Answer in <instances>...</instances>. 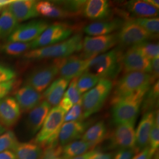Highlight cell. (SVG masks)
<instances>
[{
  "mask_svg": "<svg viewBox=\"0 0 159 159\" xmlns=\"http://www.w3.org/2000/svg\"><path fill=\"white\" fill-rule=\"evenodd\" d=\"M82 44V35L80 34H76L56 44L30 50L23 54V57L32 61L47 58L60 59L66 58L81 51Z\"/></svg>",
  "mask_w": 159,
  "mask_h": 159,
  "instance_id": "obj_1",
  "label": "cell"
},
{
  "mask_svg": "<svg viewBox=\"0 0 159 159\" xmlns=\"http://www.w3.org/2000/svg\"><path fill=\"white\" fill-rule=\"evenodd\" d=\"M123 51L119 48L102 54L90 61L86 71L95 74L100 79H115L123 70Z\"/></svg>",
  "mask_w": 159,
  "mask_h": 159,
  "instance_id": "obj_2",
  "label": "cell"
},
{
  "mask_svg": "<svg viewBox=\"0 0 159 159\" xmlns=\"http://www.w3.org/2000/svg\"><path fill=\"white\" fill-rule=\"evenodd\" d=\"M148 90H142L111 102L112 117L116 125L135 123Z\"/></svg>",
  "mask_w": 159,
  "mask_h": 159,
  "instance_id": "obj_3",
  "label": "cell"
},
{
  "mask_svg": "<svg viewBox=\"0 0 159 159\" xmlns=\"http://www.w3.org/2000/svg\"><path fill=\"white\" fill-rule=\"evenodd\" d=\"M153 81L150 74L142 72H130L116 83L111 102L142 90H148Z\"/></svg>",
  "mask_w": 159,
  "mask_h": 159,
  "instance_id": "obj_4",
  "label": "cell"
},
{
  "mask_svg": "<svg viewBox=\"0 0 159 159\" xmlns=\"http://www.w3.org/2000/svg\"><path fill=\"white\" fill-rule=\"evenodd\" d=\"M113 82L108 79H101L93 89L81 97L83 119H85L102 108L113 89Z\"/></svg>",
  "mask_w": 159,
  "mask_h": 159,
  "instance_id": "obj_5",
  "label": "cell"
},
{
  "mask_svg": "<svg viewBox=\"0 0 159 159\" xmlns=\"http://www.w3.org/2000/svg\"><path fill=\"white\" fill-rule=\"evenodd\" d=\"M66 113L59 106L51 108L34 142L43 148L58 141Z\"/></svg>",
  "mask_w": 159,
  "mask_h": 159,
  "instance_id": "obj_6",
  "label": "cell"
},
{
  "mask_svg": "<svg viewBox=\"0 0 159 159\" xmlns=\"http://www.w3.org/2000/svg\"><path fill=\"white\" fill-rule=\"evenodd\" d=\"M118 43L117 34L101 36H87L83 39L82 52L80 57L91 60L113 48Z\"/></svg>",
  "mask_w": 159,
  "mask_h": 159,
  "instance_id": "obj_7",
  "label": "cell"
},
{
  "mask_svg": "<svg viewBox=\"0 0 159 159\" xmlns=\"http://www.w3.org/2000/svg\"><path fill=\"white\" fill-rule=\"evenodd\" d=\"M73 32L72 27L67 24H54L48 26L35 40L31 42V50L64 41L70 38Z\"/></svg>",
  "mask_w": 159,
  "mask_h": 159,
  "instance_id": "obj_8",
  "label": "cell"
},
{
  "mask_svg": "<svg viewBox=\"0 0 159 159\" xmlns=\"http://www.w3.org/2000/svg\"><path fill=\"white\" fill-rule=\"evenodd\" d=\"M117 34L118 43L120 45L129 47V48L157 37L156 35L148 33L139 25L131 22L129 19L124 21Z\"/></svg>",
  "mask_w": 159,
  "mask_h": 159,
  "instance_id": "obj_9",
  "label": "cell"
},
{
  "mask_svg": "<svg viewBox=\"0 0 159 159\" xmlns=\"http://www.w3.org/2000/svg\"><path fill=\"white\" fill-rule=\"evenodd\" d=\"M58 74V67L56 60L51 64L35 69L25 81L29 85L39 93L44 91Z\"/></svg>",
  "mask_w": 159,
  "mask_h": 159,
  "instance_id": "obj_10",
  "label": "cell"
},
{
  "mask_svg": "<svg viewBox=\"0 0 159 159\" xmlns=\"http://www.w3.org/2000/svg\"><path fill=\"white\" fill-rule=\"evenodd\" d=\"M55 60L58 67L60 77L69 81L79 78L87 70L90 61L75 55Z\"/></svg>",
  "mask_w": 159,
  "mask_h": 159,
  "instance_id": "obj_11",
  "label": "cell"
},
{
  "mask_svg": "<svg viewBox=\"0 0 159 159\" xmlns=\"http://www.w3.org/2000/svg\"><path fill=\"white\" fill-rule=\"evenodd\" d=\"M43 20H35L18 26L8 37V42L31 43L35 40L48 27Z\"/></svg>",
  "mask_w": 159,
  "mask_h": 159,
  "instance_id": "obj_12",
  "label": "cell"
},
{
  "mask_svg": "<svg viewBox=\"0 0 159 159\" xmlns=\"http://www.w3.org/2000/svg\"><path fill=\"white\" fill-rule=\"evenodd\" d=\"M122 68L125 73L142 72L149 74L151 61L144 56L134 46H133L123 54Z\"/></svg>",
  "mask_w": 159,
  "mask_h": 159,
  "instance_id": "obj_13",
  "label": "cell"
},
{
  "mask_svg": "<svg viewBox=\"0 0 159 159\" xmlns=\"http://www.w3.org/2000/svg\"><path fill=\"white\" fill-rule=\"evenodd\" d=\"M134 123H126L117 125L110 137V148L125 149L134 148L136 144Z\"/></svg>",
  "mask_w": 159,
  "mask_h": 159,
  "instance_id": "obj_14",
  "label": "cell"
},
{
  "mask_svg": "<svg viewBox=\"0 0 159 159\" xmlns=\"http://www.w3.org/2000/svg\"><path fill=\"white\" fill-rule=\"evenodd\" d=\"M14 98L21 111L28 112L43 102V96L31 86L25 84L16 92Z\"/></svg>",
  "mask_w": 159,
  "mask_h": 159,
  "instance_id": "obj_15",
  "label": "cell"
},
{
  "mask_svg": "<svg viewBox=\"0 0 159 159\" xmlns=\"http://www.w3.org/2000/svg\"><path fill=\"white\" fill-rule=\"evenodd\" d=\"M21 111L14 97L7 96L0 100V123L5 127L15 125L21 116Z\"/></svg>",
  "mask_w": 159,
  "mask_h": 159,
  "instance_id": "obj_16",
  "label": "cell"
},
{
  "mask_svg": "<svg viewBox=\"0 0 159 159\" xmlns=\"http://www.w3.org/2000/svg\"><path fill=\"white\" fill-rule=\"evenodd\" d=\"M37 4V1L33 0H14L6 8L20 23L39 16L36 10Z\"/></svg>",
  "mask_w": 159,
  "mask_h": 159,
  "instance_id": "obj_17",
  "label": "cell"
},
{
  "mask_svg": "<svg viewBox=\"0 0 159 159\" xmlns=\"http://www.w3.org/2000/svg\"><path fill=\"white\" fill-rule=\"evenodd\" d=\"M89 125L88 122H84L83 121H70L64 123L59 131L58 143L63 146L81 138Z\"/></svg>",
  "mask_w": 159,
  "mask_h": 159,
  "instance_id": "obj_18",
  "label": "cell"
},
{
  "mask_svg": "<svg viewBox=\"0 0 159 159\" xmlns=\"http://www.w3.org/2000/svg\"><path fill=\"white\" fill-rule=\"evenodd\" d=\"M111 14L110 4L106 0L85 1L81 14L91 20L107 19Z\"/></svg>",
  "mask_w": 159,
  "mask_h": 159,
  "instance_id": "obj_19",
  "label": "cell"
},
{
  "mask_svg": "<svg viewBox=\"0 0 159 159\" xmlns=\"http://www.w3.org/2000/svg\"><path fill=\"white\" fill-rule=\"evenodd\" d=\"M153 111H149L144 114L142 119L138 125L136 131H135V148L137 153L148 146L149 136L153 123Z\"/></svg>",
  "mask_w": 159,
  "mask_h": 159,
  "instance_id": "obj_20",
  "label": "cell"
},
{
  "mask_svg": "<svg viewBox=\"0 0 159 159\" xmlns=\"http://www.w3.org/2000/svg\"><path fill=\"white\" fill-rule=\"evenodd\" d=\"M51 107V106L44 100L29 112L26 126L31 134H34L41 128Z\"/></svg>",
  "mask_w": 159,
  "mask_h": 159,
  "instance_id": "obj_21",
  "label": "cell"
},
{
  "mask_svg": "<svg viewBox=\"0 0 159 159\" xmlns=\"http://www.w3.org/2000/svg\"><path fill=\"white\" fill-rule=\"evenodd\" d=\"M124 21L115 18L106 21L92 23L84 29L85 34L90 36H101L113 34L114 31L119 30L122 27Z\"/></svg>",
  "mask_w": 159,
  "mask_h": 159,
  "instance_id": "obj_22",
  "label": "cell"
},
{
  "mask_svg": "<svg viewBox=\"0 0 159 159\" xmlns=\"http://www.w3.org/2000/svg\"><path fill=\"white\" fill-rule=\"evenodd\" d=\"M70 81L59 77L50 84L44 92L43 96L51 106H58Z\"/></svg>",
  "mask_w": 159,
  "mask_h": 159,
  "instance_id": "obj_23",
  "label": "cell"
},
{
  "mask_svg": "<svg viewBox=\"0 0 159 159\" xmlns=\"http://www.w3.org/2000/svg\"><path fill=\"white\" fill-rule=\"evenodd\" d=\"M36 10L39 15L48 18L64 19L75 17L73 14L65 10L57 2L46 1L37 2Z\"/></svg>",
  "mask_w": 159,
  "mask_h": 159,
  "instance_id": "obj_24",
  "label": "cell"
},
{
  "mask_svg": "<svg viewBox=\"0 0 159 159\" xmlns=\"http://www.w3.org/2000/svg\"><path fill=\"white\" fill-rule=\"evenodd\" d=\"M125 7L130 13L137 18H154L159 15V10L145 1H130L126 3Z\"/></svg>",
  "mask_w": 159,
  "mask_h": 159,
  "instance_id": "obj_25",
  "label": "cell"
},
{
  "mask_svg": "<svg viewBox=\"0 0 159 159\" xmlns=\"http://www.w3.org/2000/svg\"><path fill=\"white\" fill-rule=\"evenodd\" d=\"M107 134L106 125L104 122L100 121L92 125L82 136V140L89 143L93 148L102 142Z\"/></svg>",
  "mask_w": 159,
  "mask_h": 159,
  "instance_id": "obj_26",
  "label": "cell"
},
{
  "mask_svg": "<svg viewBox=\"0 0 159 159\" xmlns=\"http://www.w3.org/2000/svg\"><path fill=\"white\" fill-rule=\"evenodd\" d=\"M43 150L34 142L18 143L14 150L17 159H41Z\"/></svg>",
  "mask_w": 159,
  "mask_h": 159,
  "instance_id": "obj_27",
  "label": "cell"
},
{
  "mask_svg": "<svg viewBox=\"0 0 159 159\" xmlns=\"http://www.w3.org/2000/svg\"><path fill=\"white\" fill-rule=\"evenodd\" d=\"M18 26L16 18L5 7L0 16V40L9 37Z\"/></svg>",
  "mask_w": 159,
  "mask_h": 159,
  "instance_id": "obj_28",
  "label": "cell"
},
{
  "mask_svg": "<svg viewBox=\"0 0 159 159\" xmlns=\"http://www.w3.org/2000/svg\"><path fill=\"white\" fill-rule=\"evenodd\" d=\"M93 149L89 143L81 140H75L70 143L63 148V156L71 159L80 156Z\"/></svg>",
  "mask_w": 159,
  "mask_h": 159,
  "instance_id": "obj_29",
  "label": "cell"
},
{
  "mask_svg": "<svg viewBox=\"0 0 159 159\" xmlns=\"http://www.w3.org/2000/svg\"><path fill=\"white\" fill-rule=\"evenodd\" d=\"M159 81H157L150 87L144 97L142 107L144 113L149 111H153V108L157 106L159 98Z\"/></svg>",
  "mask_w": 159,
  "mask_h": 159,
  "instance_id": "obj_30",
  "label": "cell"
},
{
  "mask_svg": "<svg viewBox=\"0 0 159 159\" xmlns=\"http://www.w3.org/2000/svg\"><path fill=\"white\" fill-rule=\"evenodd\" d=\"M100 80L95 74L85 71L77 79V86L78 90L81 94L86 93L93 89Z\"/></svg>",
  "mask_w": 159,
  "mask_h": 159,
  "instance_id": "obj_31",
  "label": "cell"
},
{
  "mask_svg": "<svg viewBox=\"0 0 159 159\" xmlns=\"http://www.w3.org/2000/svg\"><path fill=\"white\" fill-rule=\"evenodd\" d=\"M129 20L151 34L156 35L159 34V18L158 17L136 18Z\"/></svg>",
  "mask_w": 159,
  "mask_h": 159,
  "instance_id": "obj_32",
  "label": "cell"
},
{
  "mask_svg": "<svg viewBox=\"0 0 159 159\" xmlns=\"http://www.w3.org/2000/svg\"><path fill=\"white\" fill-rule=\"evenodd\" d=\"M2 50L9 56H17L30 50L31 43L8 42L2 47Z\"/></svg>",
  "mask_w": 159,
  "mask_h": 159,
  "instance_id": "obj_33",
  "label": "cell"
},
{
  "mask_svg": "<svg viewBox=\"0 0 159 159\" xmlns=\"http://www.w3.org/2000/svg\"><path fill=\"white\" fill-rule=\"evenodd\" d=\"M148 147L151 151L155 154L159 146V110L154 111V119L153 126L150 131Z\"/></svg>",
  "mask_w": 159,
  "mask_h": 159,
  "instance_id": "obj_34",
  "label": "cell"
},
{
  "mask_svg": "<svg viewBox=\"0 0 159 159\" xmlns=\"http://www.w3.org/2000/svg\"><path fill=\"white\" fill-rule=\"evenodd\" d=\"M134 47L142 53L144 56L150 61L154 58L159 57V45L158 43L147 41L134 46Z\"/></svg>",
  "mask_w": 159,
  "mask_h": 159,
  "instance_id": "obj_35",
  "label": "cell"
},
{
  "mask_svg": "<svg viewBox=\"0 0 159 159\" xmlns=\"http://www.w3.org/2000/svg\"><path fill=\"white\" fill-rule=\"evenodd\" d=\"M18 142L15 134L11 131H6L0 136V152L14 150Z\"/></svg>",
  "mask_w": 159,
  "mask_h": 159,
  "instance_id": "obj_36",
  "label": "cell"
},
{
  "mask_svg": "<svg viewBox=\"0 0 159 159\" xmlns=\"http://www.w3.org/2000/svg\"><path fill=\"white\" fill-rule=\"evenodd\" d=\"M83 120L82 102L81 98L79 102L75 104L67 111V113H66L64 118V121L67 123L70 121H83Z\"/></svg>",
  "mask_w": 159,
  "mask_h": 159,
  "instance_id": "obj_37",
  "label": "cell"
},
{
  "mask_svg": "<svg viewBox=\"0 0 159 159\" xmlns=\"http://www.w3.org/2000/svg\"><path fill=\"white\" fill-rule=\"evenodd\" d=\"M43 150L41 159H55L60 157L63 154V148L57 141L43 148Z\"/></svg>",
  "mask_w": 159,
  "mask_h": 159,
  "instance_id": "obj_38",
  "label": "cell"
},
{
  "mask_svg": "<svg viewBox=\"0 0 159 159\" xmlns=\"http://www.w3.org/2000/svg\"><path fill=\"white\" fill-rule=\"evenodd\" d=\"M78 78H75L72 80L70 83L68 89L65 91L63 97L67 98L73 104L79 102L81 98V93L78 90L77 86V81Z\"/></svg>",
  "mask_w": 159,
  "mask_h": 159,
  "instance_id": "obj_39",
  "label": "cell"
},
{
  "mask_svg": "<svg viewBox=\"0 0 159 159\" xmlns=\"http://www.w3.org/2000/svg\"><path fill=\"white\" fill-rule=\"evenodd\" d=\"M16 77V73L12 69L0 64V83L14 80Z\"/></svg>",
  "mask_w": 159,
  "mask_h": 159,
  "instance_id": "obj_40",
  "label": "cell"
},
{
  "mask_svg": "<svg viewBox=\"0 0 159 159\" xmlns=\"http://www.w3.org/2000/svg\"><path fill=\"white\" fill-rule=\"evenodd\" d=\"M137 153L135 148L120 149L115 154L113 159H132L133 156Z\"/></svg>",
  "mask_w": 159,
  "mask_h": 159,
  "instance_id": "obj_41",
  "label": "cell"
},
{
  "mask_svg": "<svg viewBox=\"0 0 159 159\" xmlns=\"http://www.w3.org/2000/svg\"><path fill=\"white\" fill-rule=\"evenodd\" d=\"M153 83H156L159 79V57L154 58L151 60V69L150 72Z\"/></svg>",
  "mask_w": 159,
  "mask_h": 159,
  "instance_id": "obj_42",
  "label": "cell"
},
{
  "mask_svg": "<svg viewBox=\"0 0 159 159\" xmlns=\"http://www.w3.org/2000/svg\"><path fill=\"white\" fill-rule=\"evenodd\" d=\"M14 84V79L0 83V100L6 97L11 91Z\"/></svg>",
  "mask_w": 159,
  "mask_h": 159,
  "instance_id": "obj_43",
  "label": "cell"
},
{
  "mask_svg": "<svg viewBox=\"0 0 159 159\" xmlns=\"http://www.w3.org/2000/svg\"><path fill=\"white\" fill-rule=\"evenodd\" d=\"M154 154L148 146L142 150L137 153L132 159H152Z\"/></svg>",
  "mask_w": 159,
  "mask_h": 159,
  "instance_id": "obj_44",
  "label": "cell"
},
{
  "mask_svg": "<svg viewBox=\"0 0 159 159\" xmlns=\"http://www.w3.org/2000/svg\"><path fill=\"white\" fill-rule=\"evenodd\" d=\"M0 159H17L14 152L7 150L0 152Z\"/></svg>",
  "mask_w": 159,
  "mask_h": 159,
  "instance_id": "obj_45",
  "label": "cell"
},
{
  "mask_svg": "<svg viewBox=\"0 0 159 159\" xmlns=\"http://www.w3.org/2000/svg\"><path fill=\"white\" fill-rule=\"evenodd\" d=\"M90 159H112V155L110 153H102L97 152Z\"/></svg>",
  "mask_w": 159,
  "mask_h": 159,
  "instance_id": "obj_46",
  "label": "cell"
},
{
  "mask_svg": "<svg viewBox=\"0 0 159 159\" xmlns=\"http://www.w3.org/2000/svg\"><path fill=\"white\" fill-rule=\"evenodd\" d=\"M97 152V150H90L86 152L85 153L83 154L80 156L68 159H90L94 154L96 153Z\"/></svg>",
  "mask_w": 159,
  "mask_h": 159,
  "instance_id": "obj_47",
  "label": "cell"
},
{
  "mask_svg": "<svg viewBox=\"0 0 159 159\" xmlns=\"http://www.w3.org/2000/svg\"><path fill=\"white\" fill-rule=\"evenodd\" d=\"M148 4L159 10V1L158 0H144Z\"/></svg>",
  "mask_w": 159,
  "mask_h": 159,
  "instance_id": "obj_48",
  "label": "cell"
},
{
  "mask_svg": "<svg viewBox=\"0 0 159 159\" xmlns=\"http://www.w3.org/2000/svg\"><path fill=\"white\" fill-rule=\"evenodd\" d=\"M14 0H0V8L2 7H6L7 6L10 4Z\"/></svg>",
  "mask_w": 159,
  "mask_h": 159,
  "instance_id": "obj_49",
  "label": "cell"
},
{
  "mask_svg": "<svg viewBox=\"0 0 159 159\" xmlns=\"http://www.w3.org/2000/svg\"><path fill=\"white\" fill-rule=\"evenodd\" d=\"M6 131V128L0 123V136L4 134Z\"/></svg>",
  "mask_w": 159,
  "mask_h": 159,
  "instance_id": "obj_50",
  "label": "cell"
},
{
  "mask_svg": "<svg viewBox=\"0 0 159 159\" xmlns=\"http://www.w3.org/2000/svg\"><path fill=\"white\" fill-rule=\"evenodd\" d=\"M67 159L66 157H65L64 156H60V157H57V158H56V159Z\"/></svg>",
  "mask_w": 159,
  "mask_h": 159,
  "instance_id": "obj_51",
  "label": "cell"
},
{
  "mask_svg": "<svg viewBox=\"0 0 159 159\" xmlns=\"http://www.w3.org/2000/svg\"><path fill=\"white\" fill-rule=\"evenodd\" d=\"M155 159H156V158H155Z\"/></svg>",
  "mask_w": 159,
  "mask_h": 159,
  "instance_id": "obj_52",
  "label": "cell"
}]
</instances>
